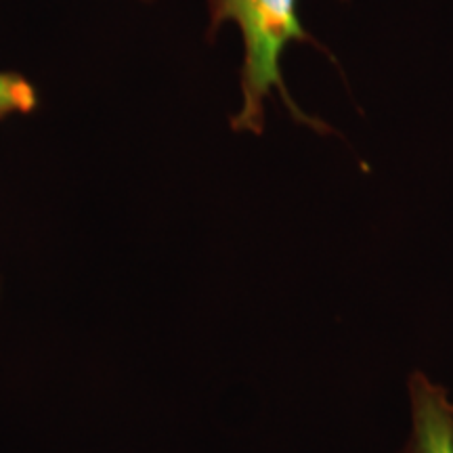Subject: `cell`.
<instances>
[{
  "instance_id": "cell-1",
  "label": "cell",
  "mask_w": 453,
  "mask_h": 453,
  "mask_svg": "<svg viewBox=\"0 0 453 453\" xmlns=\"http://www.w3.org/2000/svg\"><path fill=\"white\" fill-rule=\"evenodd\" d=\"M211 32L220 26L234 24L243 41L242 64V105L231 118L235 133L260 134L265 130V110L277 95L292 118L304 127L326 134L332 128L300 110L288 93L281 73V57L292 42L317 41L304 30L298 17V0H206Z\"/></svg>"
},
{
  "instance_id": "cell-2",
  "label": "cell",
  "mask_w": 453,
  "mask_h": 453,
  "mask_svg": "<svg viewBox=\"0 0 453 453\" xmlns=\"http://www.w3.org/2000/svg\"><path fill=\"white\" fill-rule=\"evenodd\" d=\"M407 393L411 433L401 453H453V403L447 390L426 373L413 372Z\"/></svg>"
},
{
  "instance_id": "cell-3",
  "label": "cell",
  "mask_w": 453,
  "mask_h": 453,
  "mask_svg": "<svg viewBox=\"0 0 453 453\" xmlns=\"http://www.w3.org/2000/svg\"><path fill=\"white\" fill-rule=\"evenodd\" d=\"M38 105V93L27 78L13 72H0V120L15 113H30Z\"/></svg>"
}]
</instances>
